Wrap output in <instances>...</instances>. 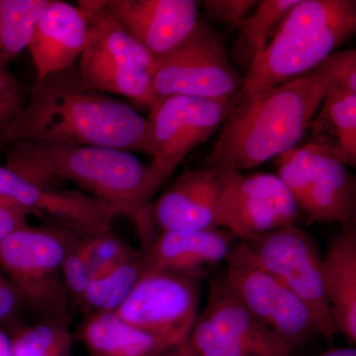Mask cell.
I'll return each instance as SVG.
<instances>
[{
  "instance_id": "d6a6232c",
  "label": "cell",
  "mask_w": 356,
  "mask_h": 356,
  "mask_svg": "<svg viewBox=\"0 0 356 356\" xmlns=\"http://www.w3.org/2000/svg\"><path fill=\"white\" fill-rule=\"evenodd\" d=\"M22 302L19 293L6 276L0 273V323H8L17 314Z\"/></svg>"
},
{
  "instance_id": "e0dca14e",
  "label": "cell",
  "mask_w": 356,
  "mask_h": 356,
  "mask_svg": "<svg viewBox=\"0 0 356 356\" xmlns=\"http://www.w3.org/2000/svg\"><path fill=\"white\" fill-rule=\"evenodd\" d=\"M225 180L226 170L202 168L182 173L154 203V222L161 232L216 229Z\"/></svg>"
},
{
  "instance_id": "cb8c5ba5",
  "label": "cell",
  "mask_w": 356,
  "mask_h": 356,
  "mask_svg": "<svg viewBox=\"0 0 356 356\" xmlns=\"http://www.w3.org/2000/svg\"><path fill=\"white\" fill-rule=\"evenodd\" d=\"M50 0H0V70L28 48L35 24Z\"/></svg>"
},
{
  "instance_id": "f1b7e54d",
  "label": "cell",
  "mask_w": 356,
  "mask_h": 356,
  "mask_svg": "<svg viewBox=\"0 0 356 356\" xmlns=\"http://www.w3.org/2000/svg\"><path fill=\"white\" fill-rule=\"evenodd\" d=\"M84 238L67 254L62 266L63 280L67 294L79 304L90 281Z\"/></svg>"
},
{
  "instance_id": "6da1fadb",
  "label": "cell",
  "mask_w": 356,
  "mask_h": 356,
  "mask_svg": "<svg viewBox=\"0 0 356 356\" xmlns=\"http://www.w3.org/2000/svg\"><path fill=\"white\" fill-rule=\"evenodd\" d=\"M334 83L323 62L280 86L240 93L203 168L242 172L294 149Z\"/></svg>"
},
{
  "instance_id": "8fae6325",
  "label": "cell",
  "mask_w": 356,
  "mask_h": 356,
  "mask_svg": "<svg viewBox=\"0 0 356 356\" xmlns=\"http://www.w3.org/2000/svg\"><path fill=\"white\" fill-rule=\"evenodd\" d=\"M201 280L147 267L116 313L128 324L184 343L198 317Z\"/></svg>"
},
{
  "instance_id": "277c9868",
  "label": "cell",
  "mask_w": 356,
  "mask_h": 356,
  "mask_svg": "<svg viewBox=\"0 0 356 356\" xmlns=\"http://www.w3.org/2000/svg\"><path fill=\"white\" fill-rule=\"evenodd\" d=\"M356 31L355 0H300L248 65L241 95L303 76Z\"/></svg>"
},
{
  "instance_id": "8992f818",
  "label": "cell",
  "mask_w": 356,
  "mask_h": 356,
  "mask_svg": "<svg viewBox=\"0 0 356 356\" xmlns=\"http://www.w3.org/2000/svg\"><path fill=\"white\" fill-rule=\"evenodd\" d=\"M322 257L315 238L294 224L242 241L226 261L247 262L273 276L305 304L314 332L332 341L337 330L325 295Z\"/></svg>"
},
{
  "instance_id": "7402d4cb",
  "label": "cell",
  "mask_w": 356,
  "mask_h": 356,
  "mask_svg": "<svg viewBox=\"0 0 356 356\" xmlns=\"http://www.w3.org/2000/svg\"><path fill=\"white\" fill-rule=\"evenodd\" d=\"M309 129L312 143L331 152L344 165L355 168L356 92L332 84Z\"/></svg>"
},
{
  "instance_id": "5b68a950",
  "label": "cell",
  "mask_w": 356,
  "mask_h": 356,
  "mask_svg": "<svg viewBox=\"0 0 356 356\" xmlns=\"http://www.w3.org/2000/svg\"><path fill=\"white\" fill-rule=\"evenodd\" d=\"M77 6L88 13L90 24L76 67L81 84L151 108L156 102L152 79L156 58L103 8L102 0H81Z\"/></svg>"
},
{
  "instance_id": "ac0fdd59",
  "label": "cell",
  "mask_w": 356,
  "mask_h": 356,
  "mask_svg": "<svg viewBox=\"0 0 356 356\" xmlns=\"http://www.w3.org/2000/svg\"><path fill=\"white\" fill-rule=\"evenodd\" d=\"M229 234L216 229L161 232L145 252L146 266L202 280L206 268L228 257L233 248Z\"/></svg>"
},
{
  "instance_id": "836d02e7",
  "label": "cell",
  "mask_w": 356,
  "mask_h": 356,
  "mask_svg": "<svg viewBox=\"0 0 356 356\" xmlns=\"http://www.w3.org/2000/svg\"><path fill=\"white\" fill-rule=\"evenodd\" d=\"M0 356H13L11 339L0 329Z\"/></svg>"
},
{
  "instance_id": "9c48e42d",
  "label": "cell",
  "mask_w": 356,
  "mask_h": 356,
  "mask_svg": "<svg viewBox=\"0 0 356 356\" xmlns=\"http://www.w3.org/2000/svg\"><path fill=\"white\" fill-rule=\"evenodd\" d=\"M240 92L229 97L202 98L172 95L159 98L147 118L145 152L166 178L201 144L222 128Z\"/></svg>"
},
{
  "instance_id": "e575fe53",
  "label": "cell",
  "mask_w": 356,
  "mask_h": 356,
  "mask_svg": "<svg viewBox=\"0 0 356 356\" xmlns=\"http://www.w3.org/2000/svg\"><path fill=\"white\" fill-rule=\"evenodd\" d=\"M158 356H196L191 350L186 343L180 344V346H175V348H170V350L165 351Z\"/></svg>"
},
{
  "instance_id": "2e32d148",
  "label": "cell",
  "mask_w": 356,
  "mask_h": 356,
  "mask_svg": "<svg viewBox=\"0 0 356 356\" xmlns=\"http://www.w3.org/2000/svg\"><path fill=\"white\" fill-rule=\"evenodd\" d=\"M89 18L81 7L50 0L35 24L29 48L37 81L74 67L89 38Z\"/></svg>"
},
{
  "instance_id": "4fadbf2b",
  "label": "cell",
  "mask_w": 356,
  "mask_h": 356,
  "mask_svg": "<svg viewBox=\"0 0 356 356\" xmlns=\"http://www.w3.org/2000/svg\"><path fill=\"white\" fill-rule=\"evenodd\" d=\"M0 196L19 204L28 213L51 226L92 236L110 231L120 211L83 191L42 185L0 165Z\"/></svg>"
},
{
  "instance_id": "7a4b0ae2",
  "label": "cell",
  "mask_w": 356,
  "mask_h": 356,
  "mask_svg": "<svg viewBox=\"0 0 356 356\" xmlns=\"http://www.w3.org/2000/svg\"><path fill=\"white\" fill-rule=\"evenodd\" d=\"M20 140L145 152L147 118L84 88L74 65L37 81L7 145Z\"/></svg>"
},
{
  "instance_id": "d6986e66",
  "label": "cell",
  "mask_w": 356,
  "mask_h": 356,
  "mask_svg": "<svg viewBox=\"0 0 356 356\" xmlns=\"http://www.w3.org/2000/svg\"><path fill=\"white\" fill-rule=\"evenodd\" d=\"M202 315L238 348L252 356H293V350L238 298L225 277L210 281Z\"/></svg>"
},
{
  "instance_id": "9a60e30c",
  "label": "cell",
  "mask_w": 356,
  "mask_h": 356,
  "mask_svg": "<svg viewBox=\"0 0 356 356\" xmlns=\"http://www.w3.org/2000/svg\"><path fill=\"white\" fill-rule=\"evenodd\" d=\"M103 8L156 58L184 42L198 22L194 0H102Z\"/></svg>"
},
{
  "instance_id": "1f68e13d",
  "label": "cell",
  "mask_w": 356,
  "mask_h": 356,
  "mask_svg": "<svg viewBox=\"0 0 356 356\" xmlns=\"http://www.w3.org/2000/svg\"><path fill=\"white\" fill-rule=\"evenodd\" d=\"M28 217L19 204L0 196V245L15 232L28 226Z\"/></svg>"
},
{
  "instance_id": "52a82bcc",
  "label": "cell",
  "mask_w": 356,
  "mask_h": 356,
  "mask_svg": "<svg viewBox=\"0 0 356 356\" xmlns=\"http://www.w3.org/2000/svg\"><path fill=\"white\" fill-rule=\"evenodd\" d=\"M86 236L60 227L28 226L0 245V268L33 309L67 322V294L62 266Z\"/></svg>"
},
{
  "instance_id": "f546056e",
  "label": "cell",
  "mask_w": 356,
  "mask_h": 356,
  "mask_svg": "<svg viewBox=\"0 0 356 356\" xmlns=\"http://www.w3.org/2000/svg\"><path fill=\"white\" fill-rule=\"evenodd\" d=\"M257 3V0H205L202 2L208 16L238 27Z\"/></svg>"
},
{
  "instance_id": "8d00e7d4",
  "label": "cell",
  "mask_w": 356,
  "mask_h": 356,
  "mask_svg": "<svg viewBox=\"0 0 356 356\" xmlns=\"http://www.w3.org/2000/svg\"><path fill=\"white\" fill-rule=\"evenodd\" d=\"M51 356H70V353H58V355Z\"/></svg>"
},
{
  "instance_id": "603a6c76",
  "label": "cell",
  "mask_w": 356,
  "mask_h": 356,
  "mask_svg": "<svg viewBox=\"0 0 356 356\" xmlns=\"http://www.w3.org/2000/svg\"><path fill=\"white\" fill-rule=\"evenodd\" d=\"M145 268V252H136L118 266L89 281L81 305L93 313L116 311L127 299Z\"/></svg>"
},
{
  "instance_id": "30bf717a",
  "label": "cell",
  "mask_w": 356,
  "mask_h": 356,
  "mask_svg": "<svg viewBox=\"0 0 356 356\" xmlns=\"http://www.w3.org/2000/svg\"><path fill=\"white\" fill-rule=\"evenodd\" d=\"M277 175L311 221L351 224L355 179L331 152L312 142L294 147L278 156Z\"/></svg>"
},
{
  "instance_id": "ba28073f",
  "label": "cell",
  "mask_w": 356,
  "mask_h": 356,
  "mask_svg": "<svg viewBox=\"0 0 356 356\" xmlns=\"http://www.w3.org/2000/svg\"><path fill=\"white\" fill-rule=\"evenodd\" d=\"M152 79L156 100L172 95L229 97L240 92L243 83L222 35L203 20L177 48L156 58Z\"/></svg>"
},
{
  "instance_id": "4dcf8cb0",
  "label": "cell",
  "mask_w": 356,
  "mask_h": 356,
  "mask_svg": "<svg viewBox=\"0 0 356 356\" xmlns=\"http://www.w3.org/2000/svg\"><path fill=\"white\" fill-rule=\"evenodd\" d=\"M337 79V83L356 92V51H337L324 60Z\"/></svg>"
},
{
  "instance_id": "3957f363",
  "label": "cell",
  "mask_w": 356,
  "mask_h": 356,
  "mask_svg": "<svg viewBox=\"0 0 356 356\" xmlns=\"http://www.w3.org/2000/svg\"><path fill=\"white\" fill-rule=\"evenodd\" d=\"M7 168L42 185L65 180L84 193L139 219L168 178L153 163L112 147L47 142H13L6 153Z\"/></svg>"
},
{
  "instance_id": "44dd1931",
  "label": "cell",
  "mask_w": 356,
  "mask_h": 356,
  "mask_svg": "<svg viewBox=\"0 0 356 356\" xmlns=\"http://www.w3.org/2000/svg\"><path fill=\"white\" fill-rule=\"evenodd\" d=\"M81 339L90 356H158L177 344L128 324L116 312L89 316Z\"/></svg>"
},
{
  "instance_id": "d590c367",
  "label": "cell",
  "mask_w": 356,
  "mask_h": 356,
  "mask_svg": "<svg viewBox=\"0 0 356 356\" xmlns=\"http://www.w3.org/2000/svg\"><path fill=\"white\" fill-rule=\"evenodd\" d=\"M316 356H356V350L355 348H334Z\"/></svg>"
},
{
  "instance_id": "83f0119b",
  "label": "cell",
  "mask_w": 356,
  "mask_h": 356,
  "mask_svg": "<svg viewBox=\"0 0 356 356\" xmlns=\"http://www.w3.org/2000/svg\"><path fill=\"white\" fill-rule=\"evenodd\" d=\"M25 104L22 86L8 70H0V145H7L9 134Z\"/></svg>"
},
{
  "instance_id": "7c38bea8",
  "label": "cell",
  "mask_w": 356,
  "mask_h": 356,
  "mask_svg": "<svg viewBox=\"0 0 356 356\" xmlns=\"http://www.w3.org/2000/svg\"><path fill=\"white\" fill-rule=\"evenodd\" d=\"M298 204L277 175L226 170L216 227L242 241L296 224Z\"/></svg>"
},
{
  "instance_id": "ffe728a7",
  "label": "cell",
  "mask_w": 356,
  "mask_h": 356,
  "mask_svg": "<svg viewBox=\"0 0 356 356\" xmlns=\"http://www.w3.org/2000/svg\"><path fill=\"white\" fill-rule=\"evenodd\" d=\"M322 275L332 320L350 343H356V231L351 224L337 233L322 257Z\"/></svg>"
},
{
  "instance_id": "5bb4252c",
  "label": "cell",
  "mask_w": 356,
  "mask_h": 356,
  "mask_svg": "<svg viewBox=\"0 0 356 356\" xmlns=\"http://www.w3.org/2000/svg\"><path fill=\"white\" fill-rule=\"evenodd\" d=\"M229 286L259 322L291 350L314 334L310 313L297 295L270 274L243 261H227Z\"/></svg>"
},
{
  "instance_id": "d4e9b609",
  "label": "cell",
  "mask_w": 356,
  "mask_h": 356,
  "mask_svg": "<svg viewBox=\"0 0 356 356\" xmlns=\"http://www.w3.org/2000/svg\"><path fill=\"white\" fill-rule=\"evenodd\" d=\"M300 0H262L243 21L236 54L250 64L273 39L278 28Z\"/></svg>"
},
{
  "instance_id": "484cf974",
  "label": "cell",
  "mask_w": 356,
  "mask_h": 356,
  "mask_svg": "<svg viewBox=\"0 0 356 356\" xmlns=\"http://www.w3.org/2000/svg\"><path fill=\"white\" fill-rule=\"evenodd\" d=\"M11 343L13 356H51L70 353V336L65 322L49 321L18 332Z\"/></svg>"
},
{
  "instance_id": "4316f807",
  "label": "cell",
  "mask_w": 356,
  "mask_h": 356,
  "mask_svg": "<svg viewBox=\"0 0 356 356\" xmlns=\"http://www.w3.org/2000/svg\"><path fill=\"white\" fill-rule=\"evenodd\" d=\"M90 280L132 257L137 250L122 243L110 231L84 238Z\"/></svg>"
}]
</instances>
